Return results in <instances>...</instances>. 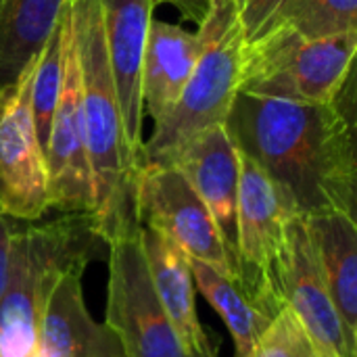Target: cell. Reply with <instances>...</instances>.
I'll use <instances>...</instances> for the list:
<instances>
[{"label":"cell","instance_id":"277c9868","mask_svg":"<svg viewBox=\"0 0 357 357\" xmlns=\"http://www.w3.org/2000/svg\"><path fill=\"white\" fill-rule=\"evenodd\" d=\"M201 27L207 29V46L178 102L142 144V165H169L190 138L224 126L234 105L245 48L234 0H213V13Z\"/></svg>","mask_w":357,"mask_h":357},{"label":"cell","instance_id":"30bf717a","mask_svg":"<svg viewBox=\"0 0 357 357\" xmlns=\"http://www.w3.org/2000/svg\"><path fill=\"white\" fill-rule=\"evenodd\" d=\"M46 174L50 209L63 215L94 211L92 172L86 151L79 67L71 31V10H65V56H63V88L52 117L46 144Z\"/></svg>","mask_w":357,"mask_h":357},{"label":"cell","instance_id":"2e32d148","mask_svg":"<svg viewBox=\"0 0 357 357\" xmlns=\"http://www.w3.org/2000/svg\"><path fill=\"white\" fill-rule=\"evenodd\" d=\"M205 46V27H199V31L192 33L180 25L153 19L144 48L140 86L144 109L155 123L178 102Z\"/></svg>","mask_w":357,"mask_h":357},{"label":"cell","instance_id":"603a6c76","mask_svg":"<svg viewBox=\"0 0 357 357\" xmlns=\"http://www.w3.org/2000/svg\"><path fill=\"white\" fill-rule=\"evenodd\" d=\"M287 0H238L236 17L243 27L245 42H253L270 25L274 15Z\"/></svg>","mask_w":357,"mask_h":357},{"label":"cell","instance_id":"d6986e66","mask_svg":"<svg viewBox=\"0 0 357 357\" xmlns=\"http://www.w3.org/2000/svg\"><path fill=\"white\" fill-rule=\"evenodd\" d=\"M188 261L197 291L203 293V297L213 305V310L228 326L234 341L236 357H247L255 341L264 335V331L274 318H270L236 280L226 278L224 274L197 259L188 257Z\"/></svg>","mask_w":357,"mask_h":357},{"label":"cell","instance_id":"8fae6325","mask_svg":"<svg viewBox=\"0 0 357 357\" xmlns=\"http://www.w3.org/2000/svg\"><path fill=\"white\" fill-rule=\"evenodd\" d=\"M153 8L155 0H100L107 61L121 111L123 134L130 151L138 159L144 144V102L140 75L149 29L155 19Z\"/></svg>","mask_w":357,"mask_h":357},{"label":"cell","instance_id":"cb8c5ba5","mask_svg":"<svg viewBox=\"0 0 357 357\" xmlns=\"http://www.w3.org/2000/svg\"><path fill=\"white\" fill-rule=\"evenodd\" d=\"M13 234H15V226L8 222L6 215L0 211V297H2V291H4V287H6V278H8Z\"/></svg>","mask_w":357,"mask_h":357},{"label":"cell","instance_id":"6da1fadb","mask_svg":"<svg viewBox=\"0 0 357 357\" xmlns=\"http://www.w3.org/2000/svg\"><path fill=\"white\" fill-rule=\"evenodd\" d=\"M224 128L236 151L264 169L299 215H356L351 77L333 102L318 105L238 92Z\"/></svg>","mask_w":357,"mask_h":357},{"label":"cell","instance_id":"83f0119b","mask_svg":"<svg viewBox=\"0 0 357 357\" xmlns=\"http://www.w3.org/2000/svg\"><path fill=\"white\" fill-rule=\"evenodd\" d=\"M0 2H2V0H0Z\"/></svg>","mask_w":357,"mask_h":357},{"label":"cell","instance_id":"4fadbf2b","mask_svg":"<svg viewBox=\"0 0 357 357\" xmlns=\"http://www.w3.org/2000/svg\"><path fill=\"white\" fill-rule=\"evenodd\" d=\"M282 293L322 357H357L345 326L328 295L312 241L303 228L301 215L289 226V247L282 270Z\"/></svg>","mask_w":357,"mask_h":357},{"label":"cell","instance_id":"9c48e42d","mask_svg":"<svg viewBox=\"0 0 357 357\" xmlns=\"http://www.w3.org/2000/svg\"><path fill=\"white\" fill-rule=\"evenodd\" d=\"M33 65L0 90V211L10 220L38 222L50 209L46 159L31 117Z\"/></svg>","mask_w":357,"mask_h":357},{"label":"cell","instance_id":"484cf974","mask_svg":"<svg viewBox=\"0 0 357 357\" xmlns=\"http://www.w3.org/2000/svg\"><path fill=\"white\" fill-rule=\"evenodd\" d=\"M105 357H126V356H123V351H121V349H117V351H113V354H109V356H105Z\"/></svg>","mask_w":357,"mask_h":357},{"label":"cell","instance_id":"5b68a950","mask_svg":"<svg viewBox=\"0 0 357 357\" xmlns=\"http://www.w3.org/2000/svg\"><path fill=\"white\" fill-rule=\"evenodd\" d=\"M357 31L307 40L289 27H272L245 42L241 94L291 102H333L351 77Z\"/></svg>","mask_w":357,"mask_h":357},{"label":"cell","instance_id":"4316f807","mask_svg":"<svg viewBox=\"0 0 357 357\" xmlns=\"http://www.w3.org/2000/svg\"><path fill=\"white\" fill-rule=\"evenodd\" d=\"M236 2H238V0H234V4H236Z\"/></svg>","mask_w":357,"mask_h":357},{"label":"cell","instance_id":"9a60e30c","mask_svg":"<svg viewBox=\"0 0 357 357\" xmlns=\"http://www.w3.org/2000/svg\"><path fill=\"white\" fill-rule=\"evenodd\" d=\"M90 259H79L54 284L40 331V357H105L119 343L105 324H96L86 307L82 276Z\"/></svg>","mask_w":357,"mask_h":357},{"label":"cell","instance_id":"44dd1931","mask_svg":"<svg viewBox=\"0 0 357 357\" xmlns=\"http://www.w3.org/2000/svg\"><path fill=\"white\" fill-rule=\"evenodd\" d=\"M67 10V8H65ZM63 56H65V13L61 23L48 38L40 56L33 63L31 71V117L36 136L42 153H46L52 117L59 105L61 88H63Z\"/></svg>","mask_w":357,"mask_h":357},{"label":"cell","instance_id":"3957f363","mask_svg":"<svg viewBox=\"0 0 357 357\" xmlns=\"http://www.w3.org/2000/svg\"><path fill=\"white\" fill-rule=\"evenodd\" d=\"M92 215L69 213L15 226L6 287L0 297V357H40V331L48 297L67 268L92 259Z\"/></svg>","mask_w":357,"mask_h":357},{"label":"cell","instance_id":"ffe728a7","mask_svg":"<svg viewBox=\"0 0 357 357\" xmlns=\"http://www.w3.org/2000/svg\"><path fill=\"white\" fill-rule=\"evenodd\" d=\"M272 27H289L307 40L351 33L357 31V0H287L261 36Z\"/></svg>","mask_w":357,"mask_h":357},{"label":"cell","instance_id":"7a4b0ae2","mask_svg":"<svg viewBox=\"0 0 357 357\" xmlns=\"http://www.w3.org/2000/svg\"><path fill=\"white\" fill-rule=\"evenodd\" d=\"M79 67L86 151L92 172L94 228L102 243L134 230L140 159L130 151L107 61L100 0H69Z\"/></svg>","mask_w":357,"mask_h":357},{"label":"cell","instance_id":"ba28073f","mask_svg":"<svg viewBox=\"0 0 357 357\" xmlns=\"http://www.w3.org/2000/svg\"><path fill=\"white\" fill-rule=\"evenodd\" d=\"M136 220L226 278L236 280L218 226L195 188L174 165H142L136 186Z\"/></svg>","mask_w":357,"mask_h":357},{"label":"cell","instance_id":"e0dca14e","mask_svg":"<svg viewBox=\"0 0 357 357\" xmlns=\"http://www.w3.org/2000/svg\"><path fill=\"white\" fill-rule=\"evenodd\" d=\"M328 295L357 349V224L356 215L322 211L301 215Z\"/></svg>","mask_w":357,"mask_h":357},{"label":"cell","instance_id":"5bb4252c","mask_svg":"<svg viewBox=\"0 0 357 357\" xmlns=\"http://www.w3.org/2000/svg\"><path fill=\"white\" fill-rule=\"evenodd\" d=\"M138 238L153 289L182 343L197 357H218V343L209 339L197 314V284L188 255L144 224H138Z\"/></svg>","mask_w":357,"mask_h":357},{"label":"cell","instance_id":"52a82bcc","mask_svg":"<svg viewBox=\"0 0 357 357\" xmlns=\"http://www.w3.org/2000/svg\"><path fill=\"white\" fill-rule=\"evenodd\" d=\"M105 326L126 357H197L180 339L153 289L138 226L109 243Z\"/></svg>","mask_w":357,"mask_h":357},{"label":"cell","instance_id":"8992f818","mask_svg":"<svg viewBox=\"0 0 357 357\" xmlns=\"http://www.w3.org/2000/svg\"><path fill=\"white\" fill-rule=\"evenodd\" d=\"M241 155V153H238ZM299 215L287 195L249 157L241 155L236 203V282L270 316L284 307L282 270L289 226Z\"/></svg>","mask_w":357,"mask_h":357},{"label":"cell","instance_id":"ac0fdd59","mask_svg":"<svg viewBox=\"0 0 357 357\" xmlns=\"http://www.w3.org/2000/svg\"><path fill=\"white\" fill-rule=\"evenodd\" d=\"M69 0L0 2V90L13 86L40 56Z\"/></svg>","mask_w":357,"mask_h":357},{"label":"cell","instance_id":"7402d4cb","mask_svg":"<svg viewBox=\"0 0 357 357\" xmlns=\"http://www.w3.org/2000/svg\"><path fill=\"white\" fill-rule=\"evenodd\" d=\"M247 357H322V354L287 305L255 341Z\"/></svg>","mask_w":357,"mask_h":357},{"label":"cell","instance_id":"7c38bea8","mask_svg":"<svg viewBox=\"0 0 357 357\" xmlns=\"http://www.w3.org/2000/svg\"><path fill=\"white\" fill-rule=\"evenodd\" d=\"M178 167L209 209L224 249L236 274V203L241 155L224 126H213L190 138L169 161Z\"/></svg>","mask_w":357,"mask_h":357},{"label":"cell","instance_id":"d4e9b609","mask_svg":"<svg viewBox=\"0 0 357 357\" xmlns=\"http://www.w3.org/2000/svg\"><path fill=\"white\" fill-rule=\"evenodd\" d=\"M180 10L182 17L195 21L199 27L205 25L213 13V0H165Z\"/></svg>","mask_w":357,"mask_h":357}]
</instances>
